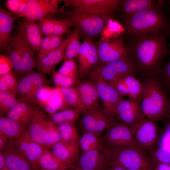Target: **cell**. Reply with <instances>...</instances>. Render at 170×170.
<instances>
[{
    "label": "cell",
    "mask_w": 170,
    "mask_h": 170,
    "mask_svg": "<svg viewBox=\"0 0 170 170\" xmlns=\"http://www.w3.org/2000/svg\"><path fill=\"white\" fill-rule=\"evenodd\" d=\"M167 35L152 34L130 37L126 44L134 58L140 77H157L162 69V63L167 55Z\"/></svg>",
    "instance_id": "1"
},
{
    "label": "cell",
    "mask_w": 170,
    "mask_h": 170,
    "mask_svg": "<svg viewBox=\"0 0 170 170\" xmlns=\"http://www.w3.org/2000/svg\"><path fill=\"white\" fill-rule=\"evenodd\" d=\"M125 33L129 37L152 34L167 35L170 20L161 4L132 14L123 19Z\"/></svg>",
    "instance_id": "2"
},
{
    "label": "cell",
    "mask_w": 170,
    "mask_h": 170,
    "mask_svg": "<svg viewBox=\"0 0 170 170\" xmlns=\"http://www.w3.org/2000/svg\"><path fill=\"white\" fill-rule=\"evenodd\" d=\"M140 81L143 90L140 106L145 117L156 122L167 119L170 99L157 78L150 77Z\"/></svg>",
    "instance_id": "3"
},
{
    "label": "cell",
    "mask_w": 170,
    "mask_h": 170,
    "mask_svg": "<svg viewBox=\"0 0 170 170\" xmlns=\"http://www.w3.org/2000/svg\"><path fill=\"white\" fill-rule=\"evenodd\" d=\"M104 147L110 167H120L128 170H152L150 156L139 146L117 150Z\"/></svg>",
    "instance_id": "4"
},
{
    "label": "cell",
    "mask_w": 170,
    "mask_h": 170,
    "mask_svg": "<svg viewBox=\"0 0 170 170\" xmlns=\"http://www.w3.org/2000/svg\"><path fill=\"white\" fill-rule=\"evenodd\" d=\"M65 18L68 19L73 26L85 38L92 39L101 34L105 27L106 19L102 16L88 12L78 8L65 14Z\"/></svg>",
    "instance_id": "5"
},
{
    "label": "cell",
    "mask_w": 170,
    "mask_h": 170,
    "mask_svg": "<svg viewBox=\"0 0 170 170\" xmlns=\"http://www.w3.org/2000/svg\"><path fill=\"white\" fill-rule=\"evenodd\" d=\"M91 72L107 82L128 75L136 76L139 74L135 60L130 53L123 59L106 63H99Z\"/></svg>",
    "instance_id": "6"
},
{
    "label": "cell",
    "mask_w": 170,
    "mask_h": 170,
    "mask_svg": "<svg viewBox=\"0 0 170 170\" xmlns=\"http://www.w3.org/2000/svg\"><path fill=\"white\" fill-rule=\"evenodd\" d=\"M129 127L138 146L150 154L156 146L159 139L156 122L146 118Z\"/></svg>",
    "instance_id": "7"
},
{
    "label": "cell",
    "mask_w": 170,
    "mask_h": 170,
    "mask_svg": "<svg viewBox=\"0 0 170 170\" xmlns=\"http://www.w3.org/2000/svg\"><path fill=\"white\" fill-rule=\"evenodd\" d=\"M89 75L96 87L99 98L102 102L104 110L110 116L116 119V108L118 103L124 99V97L96 73L91 72Z\"/></svg>",
    "instance_id": "8"
},
{
    "label": "cell",
    "mask_w": 170,
    "mask_h": 170,
    "mask_svg": "<svg viewBox=\"0 0 170 170\" xmlns=\"http://www.w3.org/2000/svg\"><path fill=\"white\" fill-rule=\"evenodd\" d=\"M60 0H29L25 11L20 17L37 21L52 19L56 14L64 12V6L59 7Z\"/></svg>",
    "instance_id": "9"
},
{
    "label": "cell",
    "mask_w": 170,
    "mask_h": 170,
    "mask_svg": "<svg viewBox=\"0 0 170 170\" xmlns=\"http://www.w3.org/2000/svg\"><path fill=\"white\" fill-rule=\"evenodd\" d=\"M101 139L105 146L113 150L138 146L130 128L123 122L115 123Z\"/></svg>",
    "instance_id": "10"
},
{
    "label": "cell",
    "mask_w": 170,
    "mask_h": 170,
    "mask_svg": "<svg viewBox=\"0 0 170 170\" xmlns=\"http://www.w3.org/2000/svg\"><path fill=\"white\" fill-rule=\"evenodd\" d=\"M97 46L101 64L125 58L130 54L123 39L120 36L100 40Z\"/></svg>",
    "instance_id": "11"
},
{
    "label": "cell",
    "mask_w": 170,
    "mask_h": 170,
    "mask_svg": "<svg viewBox=\"0 0 170 170\" xmlns=\"http://www.w3.org/2000/svg\"><path fill=\"white\" fill-rule=\"evenodd\" d=\"M64 7H72L100 15L106 19L121 4L120 0H64Z\"/></svg>",
    "instance_id": "12"
},
{
    "label": "cell",
    "mask_w": 170,
    "mask_h": 170,
    "mask_svg": "<svg viewBox=\"0 0 170 170\" xmlns=\"http://www.w3.org/2000/svg\"><path fill=\"white\" fill-rule=\"evenodd\" d=\"M76 58L78 62L79 77L89 75L99 63L97 46L92 39L84 38Z\"/></svg>",
    "instance_id": "13"
},
{
    "label": "cell",
    "mask_w": 170,
    "mask_h": 170,
    "mask_svg": "<svg viewBox=\"0 0 170 170\" xmlns=\"http://www.w3.org/2000/svg\"><path fill=\"white\" fill-rule=\"evenodd\" d=\"M116 117L129 127L146 118L140 103L129 99L122 100L118 103L116 108Z\"/></svg>",
    "instance_id": "14"
},
{
    "label": "cell",
    "mask_w": 170,
    "mask_h": 170,
    "mask_svg": "<svg viewBox=\"0 0 170 170\" xmlns=\"http://www.w3.org/2000/svg\"><path fill=\"white\" fill-rule=\"evenodd\" d=\"M14 141L16 147L28 159L33 169L40 170L39 161L44 148L32 140L26 131Z\"/></svg>",
    "instance_id": "15"
},
{
    "label": "cell",
    "mask_w": 170,
    "mask_h": 170,
    "mask_svg": "<svg viewBox=\"0 0 170 170\" xmlns=\"http://www.w3.org/2000/svg\"><path fill=\"white\" fill-rule=\"evenodd\" d=\"M16 29L22 38L38 52L43 38L37 21L24 18L18 21Z\"/></svg>",
    "instance_id": "16"
},
{
    "label": "cell",
    "mask_w": 170,
    "mask_h": 170,
    "mask_svg": "<svg viewBox=\"0 0 170 170\" xmlns=\"http://www.w3.org/2000/svg\"><path fill=\"white\" fill-rule=\"evenodd\" d=\"M78 162V167L82 170H105L110 167L103 148L81 153Z\"/></svg>",
    "instance_id": "17"
},
{
    "label": "cell",
    "mask_w": 170,
    "mask_h": 170,
    "mask_svg": "<svg viewBox=\"0 0 170 170\" xmlns=\"http://www.w3.org/2000/svg\"><path fill=\"white\" fill-rule=\"evenodd\" d=\"M1 152L9 170H34L28 159L16 147L14 139H9Z\"/></svg>",
    "instance_id": "18"
},
{
    "label": "cell",
    "mask_w": 170,
    "mask_h": 170,
    "mask_svg": "<svg viewBox=\"0 0 170 170\" xmlns=\"http://www.w3.org/2000/svg\"><path fill=\"white\" fill-rule=\"evenodd\" d=\"M48 121L42 110L36 107L32 118L26 131L32 140L44 148H45L46 128Z\"/></svg>",
    "instance_id": "19"
},
{
    "label": "cell",
    "mask_w": 170,
    "mask_h": 170,
    "mask_svg": "<svg viewBox=\"0 0 170 170\" xmlns=\"http://www.w3.org/2000/svg\"><path fill=\"white\" fill-rule=\"evenodd\" d=\"M71 37V33L58 49L41 60L36 65L38 71L44 74H52V72L55 71L56 66L61 61L65 60V48Z\"/></svg>",
    "instance_id": "20"
},
{
    "label": "cell",
    "mask_w": 170,
    "mask_h": 170,
    "mask_svg": "<svg viewBox=\"0 0 170 170\" xmlns=\"http://www.w3.org/2000/svg\"><path fill=\"white\" fill-rule=\"evenodd\" d=\"M118 90L122 96L140 103L142 95V86L140 80L133 75L118 78Z\"/></svg>",
    "instance_id": "21"
},
{
    "label": "cell",
    "mask_w": 170,
    "mask_h": 170,
    "mask_svg": "<svg viewBox=\"0 0 170 170\" xmlns=\"http://www.w3.org/2000/svg\"><path fill=\"white\" fill-rule=\"evenodd\" d=\"M43 36L52 35L64 36L73 26L71 22L67 19L60 20L53 19H43L37 21Z\"/></svg>",
    "instance_id": "22"
},
{
    "label": "cell",
    "mask_w": 170,
    "mask_h": 170,
    "mask_svg": "<svg viewBox=\"0 0 170 170\" xmlns=\"http://www.w3.org/2000/svg\"><path fill=\"white\" fill-rule=\"evenodd\" d=\"M35 108L36 107L30 103L19 100L6 116L23 125L26 130L32 118Z\"/></svg>",
    "instance_id": "23"
},
{
    "label": "cell",
    "mask_w": 170,
    "mask_h": 170,
    "mask_svg": "<svg viewBox=\"0 0 170 170\" xmlns=\"http://www.w3.org/2000/svg\"><path fill=\"white\" fill-rule=\"evenodd\" d=\"M87 110L99 106V97L96 87L91 80L77 82L76 88Z\"/></svg>",
    "instance_id": "24"
},
{
    "label": "cell",
    "mask_w": 170,
    "mask_h": 170,
    "mask_svg": "<svg viewBox=\"0 0 170 170\" xmlns=\"http://www.w3.org/2000/svg\"><path fill=\"white\" fill-rule=\"evenodd\" d=\"M52 152L58 158L66 163L73 165L78 161L79 143L69 144L60 141L52 147Z\"/></svg>",
    "instance_id": "25"
},
{
    "label": "cell",
    "mask_w": 170,
    "mask_h": 170,
    "mask_svg": "<svg viewBox=\"0 0 170 170\" xmlns=\"http://www.w3.org/2000/svg\"><path fill=\"white\" fill-rule=\"evenodd\" d=\"M15 18L2 6L0 7V49L4 50L11 36Z\"/></svg>",
    "instance_id": "26"
},
{
    "label": "cell",
    "mask_w": 170,
    "mask_h": 170,
    "mask_svg": "<svg viewBox=\"0 0 170 170\" xmlns=\"http://www.w3.org/2000/svg\"><path fill=\"white\" fill-rule=\"evenodd\" d=\"M17 33L21 53L19 75L25 74L27 72L33 70L34 68L36 66V57L35 56L36 51Z\"/></svg>",
    "instance_id": "27"
},
{
    "label": "cell",
    "mask_w": 170,
    "mask_h": 170,
    "mask_svg": "<svg viewBox=\"0 0 170 170\" xmlns=\"http://www.w3.org/2000/svg\"><path fill=\"white\" fill-rule=\"evenodd\" d=\"M39 163L41 169L48 170H70L79 167L62 162L46 148L40 156Z\"/></svg>",
    "instance_id": "28"
},
{
    "label": "cell",
    "mask_w": 170,
    "mask_h": 170,
    "mask_svg": "<svg viewBox=\"0 0 170 170\" xmlns=\"http://www.w3.org/2000/svg\"><path fill=\"white\" fill-rule=\"evenodd\" d=\"M6 56L11 60L14 70V75H19L21 53L19 44L18 35L16 32L12 36L5 50Z\"/></svg>",
    "instance_id": "29"
},
{
    "label": "cell",
    "mask_w": 170,
    "mask_h": 170,
    "mask_svg": "<svg viewBox=\"0 0 170 170\" xmlns=\"http://www.w3.org/2000/svg\"><path fill=\"white\" fill-rule=\"evenodd\" d=\"M26 131V128L19 123L0 115V132L8 139H15Z\"/></svg>",
    "instance_id": "30"
},
{
    "label": "cell",
    "mask_w": 170,
    "mask_h": 170,
    "mask_svg": "<svg viewBox=\"0 0 170 170\" xmlns=\"http://www.w3.org/2000/svg\"><path fill=\"white\" fill-rule=\"evenodd\" d=\"M79 144L81 153L94 149H102L104 146L100 133L96 132L84 133L80 138Z\"/></svg>",
    "instance_id": "31"
},
{
    "label": "cell",
    "mask_w": 170,
    "mask_h": 170,
    "mask_svg": "<svg viewBox=\"0 0 170 170\" xmlns=\"http://www.w3.org/2000/svg\"><path fill=\"white\" fill-rule=\"evenodd\" d=\"M33 71L27 72L22 78L19 82L17 90L20 100L29 103L35 106L32 94Z\"/></svg>",
    "instance_id": "32"
},
{
    "label": "cell",
    "mask_w": 170,
    "mask_h": 170,
    "mask_svg": "<svg viewBox=\"0 0 170 170\" xmlns=\"http://www.w3.org/2000/svg\"><path fill=\"white\" fill-rule=\"evenodd\" d=\"M61 141L69 144H78L79 137L75 122H64L57 124Z\"/></svg>",
    "instance_id": "33"
},
{
    "label": "cell",
    "mask_w": 170,
    "mask_h": 170,
    "mask_svg": "<svg viewBox=\"0 0 170 170\" xmlns=\"http://www.w3.org/2000/svg\"><path fill=\"white\" fill-rule=\"evenodd\" d=\"M159 3L152 0H122L121 5L125 15L132 14L149 8Z\"/></svg>",
    "instance_id": "34"
},
{
    "label": "cell",
    "mask_w": 170,
    "mask_h": 170,
    "mask_svg": "<svg viewBox=\"0 0 170 170\" xmlns=\"http://www.w3.org/2000/svg\"><path fill=\"white\" fill-rule=\"evenodd\" d=\"M58 89L60 91L65 103L68 106L78 110L82 113L87 110L76 88L72 87Z\"/></svg>",
    "instance_id": "35"
},
{
    "label": "cell",
    "mask_w": 170,
    "mask_h": 170,
    "mask_svg": "<svg viewBox=\"0 0 170 170\" xmlns=\"http://www.w3.org/2000/svg\"><path fill=\"white\" fill-rule=\"evenodd\" d=\"M101 110L99 106L91 110H87L82 113L80 123L84 133L95 132L96 122Z\"/></svg>",
    "instance_id": "36"
},
{
    "label": "cell",
    "mask_w": 170,
    "mask_h": 170,
    "mask_svg": "<svg viewBox=\"0 0 170 170\" xmlns=\"http://www.w3.org/2000/svg\"><path fill=\"white\" fill-rule=\"evenodd\" d=\"M61 94L58 89L53 88L47 85H44L35 93L34 97L35 105H38L44 107L52 98Z\"/></svg>",
    "instance_id": "37"
},
{
    "label": "cell",
    "mask_w": 170,
    "mask_h": 170,
    "mask_svg": "<svg viewBox=\"0 0 170 170\" xmlns=\"http://www.w3.org/2000/svg\"><path fill=\"white\" fill-rule=\"evenodd\" d=\"M82 112L76 109H67L51 115L50 121L58 124L64 122H75Z\"/></svg>",
    "instance_id": "38"
},
{
    "label": "cell",
    "mask_w": 170,
    "mask_h": 170,
    "mask_svg": "<svg viewBox=\"0 0 170 170\" xmlns=\"http://www.w3.org/2000/svg\"><path fill=\"white\" fill-rule=\"evenodd\" d=\"M71 34V38L65 48V60L76 58L80 50L81 44L79 41V32L75 28Z\"/></svg>",
    "instance_id": "39"
},
{
    "label": "cell",
    "mask_w": 170,
    "mask_h": 170,
    "mask_svg": "<svg viewBox=\"0 0 170 170\" xmlns=\"http://www.w3.org/2000/svg\"><path fill=\"white\" fill-rule=\"evenodd\" d=\"M19 82L13 72L0 76V91L10 93L16 96L18 94Z\"/></svg>",
    "instance_id": "40"
},
{
    "label": "cell",
    "mask_w": 170,
    "mask_h": 170,
    "mask_svg": "<svg viewBox=\"0 0 170 170\" xmlns=\"http://www.w3.org/2000/svg\"><path fill=\"white\" fill-rule=\"evenodd\" d=\"M46 139L45 148L50 150L53 146L61 141V136L57 124L48 121L46 128Z\"/></svg>",
    "instance_id": "41"
},
{
    "label": "cell",
    "mask_w": 170,
    "mask_h": 170,
    "mask_svg": "<svg viewBox=\"0 0 170 170\" xmlns=\"http://www.w3.org/2000/svg\"><path fill=\"white\" fill-rule=\"evenodd\" d=\"M106 25L101 33V40L118 37V36L124 32L123 26L117 21L108 19L107 20Z\"/></svg>",
    "instance_id": "42"
},
{
    "label": "cell",
    "mask_w": 170,
    "mask_h": 170,
    "mask_svg": "<svg viewBox=\"0 0 170 170\" xmlns=\"http://www.w3.org/2000/svg\"><path fill=\"white\" fill-rule=\"evenodd\" d=\"M19 101L14 94L9 92L0 91V115H6L8 112Z\"/></svg>",
    "instance_id": "43"
},
{
    "label": "cell",
    "mask_w": 170,
    "mask_h": 170,
    "mask_svg": "<svg viewBox=\"0 0 170 170\" xmlns=\"http://www.w3.org/2000/svg\"><path fill=\"white\" fill-rule=\"evenodd\" d=\"M58 71L64 76L77 80L79 77L78 65L74 59L65 60Z\"/></svg>",
    "instance_id": "44"
},
{
    "label": "cell",
    "mask_w": 170,
    "mask_h": 170,
    "mask_svg": "<svg viewBox=\"0 0 170 170\" xmlns=\"http://www.w3.org/2000/svg\"><path fill=\"white\" fill-rule=\"evenodd\" d=\"M29 0H7L5 4L8 11L15 18H20L24 12Z\"/></svg>",
    "instance_id": "45"
},
{
    "label": "cell",
    "mask_w": 170,
    "mask_h": 170,
    "mask_svg": "<svg viewBox=\"0 0 170 170\" xmlns=\"http://www.w3.org/2000/svg\"><path fill=\"white\" fill-rule=\"evenodd\" d=\"M150 155L152 162L170 164V148L157 146Z\"/></svg>",
    "instance_id": "46"
},
{
    "label": "cell",
    "mask_w": 170,
    "mask_h": 170,
    "mask_svg": "<svg viewBox=\"0 0 170 170\" xmlns=\"http://www.w3.org/2000/svg\"><path fill=\"white\" fill-rule=\"evenodd\" d=\"M168 58L167 63L157 77L161 85L168 94L170 96V45L168 47Z\"/></svg>",
    "instance_id": "47"
},
{
    "label": "cell",
    "mask_w": 170,
    "mask_h": 170,
    "mask_svg": "<svg viewBox=\"0 0 170 170\" xmlns=\"http://www.w3.org/2000/svg\"><path fill=\"white\" fill-rule=\"evenodd\" d=\"M68 106L61 94L52 98L44 108L46 112L51 115L58 111L68 109Z\"/></svg>",
    "instance_id": "48"
},
{
    "label": "cell",
    "mask_w": 170,
    "mask_h": 170,
    "mask_svg": "<svg viewBox=\"0 0 170 170\" xmlns=\"http://www.w3.org/2000/svg\"><path fill=\"white\" fill-rule=\"evenodd\" d=\"M52 75L53 82L57 88L72 87L76 85L77 82V80L64 76L58 71H53Z\"/></svg>",
    "instance_id": "49"
},
{
    "label": "cell",
    "mask_w": 170,
    "mask_h": 170,
    "mask_svg": "<svg viewBox=\"0 0 170 170\" xmlns=\"http://www.w3.org/2000/svg\"><path fill=\"white\" fill-rule=\"evenodd\" d=\"M32 76L33 79L32 94L35 105L34 97L36 92L42 86L49 84L50 81L47 78L44 74L38 71L35 72L33 70Z\"/></svg>",
    "instance_id": "50"
},
{
    "label": "cell",
    "mask_w": 170,
    "mask_h": 170,
    "mask_svg": "<svg viewBox=\"0 0 170 170\" xmlns=\"http://www.w3.org/2000/svg\"><path fill=\"white\" fill-rule=\"evenodd\" d=\"M13 65L10 59L4 54L0 55V76L12 72Z\"/></svg>",
    "instance_id": "51"
},
{
    "label": "cell",
    "mask_w": 170,
    "mask_h": 170,
    "mask_svg": "<svg viewBox=\"0 0 170 170\" xmlns=\"http://www.w3.org/2000/svg\"><path fill=\"white\" fill-rule=\"evenodd\" d=\"M50 39V35L45 36L43 38L36 57V65L42 58L48 54Z\"/></svg>",
    "instance_id": "52"
},
{
    "label": "cell",
    "mask_w": 170,
    "mask_h": 170,
    "mask_svg": "<svg viewBox=\"0 0 170 170\" xmlns=\"http://www.w3.org/2000/svg\"><path fill=\"white\" fill-rule=\"evenodd\" d=\"M65 39L64 36L50 35V46L48 54L58 49L62 45Z\"/></svg>",
    "instance_id": "53"
},
{
    "label": "cell",
    "mask_w": 170,
    "mask_h": 170,
    "mask_svg": "<svg viewBox=\"0 0 170 170\" xmlns=\"http://www.w3.org/2000/svg\"><path fill=\"white\" fill-rule=\"evenodd\" d=\"M151 162L152 170H170V164L152 161Z\"/></svg>",
    "instance_id": "54"
},
{
    "label": "cell",
    "mask_w": 170,
    "mask_h": 170,
    "mask_svg": "<svg viewBox=\"0 0 170 170\" xmlns=\"http://www.w3.org/2000/svg\"><path fill=\"white\" fill-rule=\"evenodd\" d=\"M170 142V121L167 120L164 125L161 135Z\"/></svg>",
    "instance_id": "55"
},
{
    "label": "cell",
    "mask_w": 170,
    "mask_h": 170,
    "mask_svg": "<svg viewBox=\"0 0 170 170\" xmlns=\"http://www.w3.org/2000/svg\"><path fill=\"white\" fill-rule=\"evenodd\" d=\"M8 139L5 136L0 132V151L1 152L8 142Z\"/></svg>",
    "instance_id": "56"
},
{
    "label": "cell",
    "mask_w": 170,
    "mask_h": 170,
    "mask_svg": "<svg viewBox=\"0 0 170 170\" xmlns=\"http://www.w3.org/2000/svg\"><path fill=\"white\" fill-rule=\"evenodd\" d=\"M0 170H9L6 163L3 155L2 152L0 153Z\"/></svg>",
    "instance_id": "57"
},
{
    "label": "cell",
    "mask_w": 170,
    "mask_h": 170,
    "mask_svg": "<svg viewBox=\"0 0 170 170\" xmlns=\"http://www.w3.org/2000/svg\"><path fill=\"white\" fill-rule=\"evenodd\" d=\"M105 170H128L126 169L123 168V167H117V166H115V167H110L107 169Z\"/></svg>",
    "instance_id": "58"
},
{
    "label": "cell",
    "mask_w": 170,
    "mask_h": 170,
    "mask_svg": "<svg viewBox=\"0 0 170 170\" xmlns=\"http://www.w3.org/2000/svg\"><path fill=\"white\" fill-rule=\"evenodd\" d=\"M165 11L170 20V3L167 7L166 10Z\"/></svg>",
    "instance_id": "59"
},
{
    "label": "cell",
    "mask_w": 170,
    "mask_h": 170,
    "mask_svg": "<svg viewBox=\"0 0 170 170\" xmlns=\"http://www.w3.org/2000/svg\"><path fill=\"white\" fill-rule=\"evenodd\" d=\"M167 120L170 121V107L169 110V111L167 116Z\"/></svg>",
    "instance_id": "60"
},
{
    "label": "cell",
    "mask_w": 170,
    "mask_h": 170,
    "mask_svg": "<svg viewBox=\"0 0 170 170\" xmlns=\"http://www.w3.org/2000/svg\"><path fill=\"white\" fill-rule=\"evenodd\" d=\"M167 37H170V27L168 31Z\"/></svg>",
    "instance_id": "61"
},
{
    "label": "cell",
    "mask_w": 170,
    "mask_h": 170,
    "mask_svg": "<svg viewBox=\"0 0 170 170\" xmlns=\"http://www.w3.org/2000/svg\"><path fill=\"white\" fill-rule=\"evenodd\" d=\"M82 170L79 167L77 168H76V169H71V170Z\"/></svg>",
    "instance_id": "62"
},
{
    "label": "cell",
    "mask_w": 170,
    "mask_h": 170,
    "mask_svg": "<svg viewBox=\"0 0 170 170\" xmlns=\"http://www.w3.org/2000/svg\"><path fill=\"white\" fill-rule=\"evenodd\" d=\"M40 170H45L43 169H41Z\"/></svg>",
    "instance_id": "63"
}]
</instances>
